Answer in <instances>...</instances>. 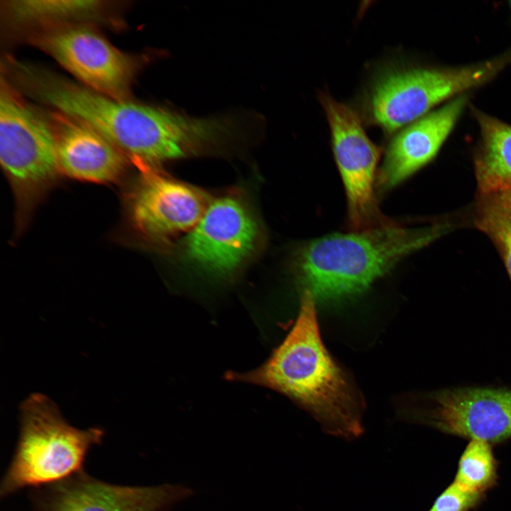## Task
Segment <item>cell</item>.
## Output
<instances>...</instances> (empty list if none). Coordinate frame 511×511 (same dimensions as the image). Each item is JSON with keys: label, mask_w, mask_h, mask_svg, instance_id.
Wrapping results in <instances>:
<instances>
[{"label": "cell", "mask_w": 511, "mask_h": 511, "mask_svg": "<svg viewBox=\"0 0 511 511\" xmlns=\"http://www.w3.org/2000/svg\"><path fill=\"white\" fill-rule=\"evenodd\" d=\"M511 65V50L459 67H408L380 73L364 100L368 120L388 133L399 130L441 104L492 80Z\"/></svg>", "instance_id": "4"}, {"label": "cell", "mask_w": 511, "mask_h": 511, "mask_svg": "<svg viewBox=\"0 0 511 511\" xmlns=\"http://www.w3.org/2000/svg\"><path fill=\"white\" fill-rule=\"evenodd\" d=\"M33 41L85 87L128 100L143 60L119 50L92 28L66 25L36 35Z\"/></svg>", "instance_id": "7"}, {"label": "cell", "mask_w": 511, "mask_h": 511, "mask_svg": "<svg viewBox=\"0 0 511 511\" xmlns=\"http://www.w3.org/2000/svg\"><path fill=\"white\" fill-rule=\"evenodd\" d=\"M141 173L126 196L128 222L147 241H163L192 230L207 207L198 189L140 165Z\"/></svg>", "instance_id": "10"}, {"label": "cell", "mask_w": 511, "mask_h": 511, "mask_svg": "<svg viewBox=\"0 0 511 511\" xmlns=\"http://www.w3.org/2000/svg\"><path fill=\"white\" fill-rule=\"evenodd\" d=\"M228 378L288 396L311 412L329 434L353 439L363 431L361 403L322 344L314 298L307 290L293 327L268 359L255 370L231 373Z\"/></svg>", "instance_id": "1"}, {"label": "cell", "mask_w": 511, "mask_h": 511, "mask_svg": "<svg viewBox=\"0 0 511 511\" xmlns=\"http://www.w3.org/2000/svg\"><path fill=\"white\" fill-rule=\"evenodd\" d=\"M496 465L490 444L471 439L458 463L454 483L465 490L482 494L493 485Z\"/></svg>", "instance_id": "17"}, {"label": "cell", "mask_w": 511, "mask_h": 511, "mask_svg": "<svg viewBox=\"0 0 511 511\" xmlns=\"http://www.w3.org/2000/svg\"><path fill=\"white\" fill-rule=\"evenodd\" d=\"M104 435L99 427H73L51 399L32 394L20 407L18 439L1 482L0 498L53 485L84 471L89 450L101 443Z\"/></svg>", "instance_id": "3"}, {"label": "cell", "mask_w": 511, "mask_h": 511, "mask_svg": "<svg viewBox=\"0 0 511 511\" xmlns=\"http://www.w3.org/2000/svg\"><path fill=\"white\" fill-rule=\"evenodd\" d=\"M55 129L60 171L91 182H114L123 174L125 154L88 123L63 115Z\"/></svg>", "instance_id": "13"}, {"label": "cell", "mask_w": 511, "mask_h": 511, "mask_svg": "<svg viewBox=\"0 0 511 511\" xmlns=\"http://www.w3.org/2000/svg\"><path fill=\"white\" fill-rule=\"evenodd\" d=\"M458 96L399 130L388 145L377 186L389 190L433 160L468 104Z\"/></svg>", "instance_id": "12"}, {"label": "cell", "mask_w": 511, "mask_h": 511, "mask_svg": "<svg viewBox=\"0 0 511 511\" xmlns=\"http://www.w3.org/2000/svg\"><path fill=\"white\" fill-rule=\"evenodd\" d=\"M0 160L23 225L57 177L56 138L48 121L6 87L0 95Z\"/></svg>", "instance_id": "5"}, {"label": "cell", "mask_w": 511, "mask_h": 511, "mask_svg": "<svg viewBox=\"0 0 511 511\" xmlns=\"http://www.w3.org/2000/svg\"><path fill=\"white\" fill-rule=\"evenodd\" d=\"M93 0H16L6 2V16L22 26H44L97 17L105 6Z\"/></svg>", "instance_id": "15"}, {"label": "cell", "mask_w": 511, "mask_h": 511, "mask_svg": "<svg viewBox=\"0 0 511 511\" xmlns=\"http://www.w3.org/2000/svg\"><path fill=\"white\" fill-rule=\"evenodd\" d=\"M259 229L247 206L226 196L211 202L186 236L187 259L214 275H227L238 269L255 251Z\"/></svg>", "instance_id": "9"}, {"label": "cell", "mask_w": 511, "mask_h": 511, "mask_svg": "<svg viewBox=\"0 0 511 511\" xmlns=\"http://www.w3.org/2000/svg\"><path fill=\"white\" fill-rule=\"evenodd\" d=\"M477 226L498 247L511 279V191L479 194Z\"/></svg>", "instance_id": "16"}, {"label": "cell", "mask_w": 511, "mask_h": 511, "mask_svg": "<svg viewBox=\"0 0 511 511\" xmlns=\"http://www.w3.org/2000/svg\"><path fill=\"white\" fill-rule=\"evenodd\" d=\"M509 6H510V11H511V1L509 2Z\"/></svg>", "instance_id": "19"}, {"label": "cell", "mask_w": 511, "mask_h": 511, "mask_svg": "<svg viewBox=\"0 0 511 511\" xmlns=\"http://www.w3.org/2000/svg\"><path fill=\"white\" fill-rule=\"evenodd\" d=\"M194 495L182 484L128 486L105 482L84 471L31 489V511H169Z\"/></svg>", "instance_id": "8"}, {"label": "cell", "mask_w": 511, "mask_h": 511, "mask_svg": "<svg viewBox=\"0 0 511 511\" xmlns=\"http://www.w3.org/2000/svg\"><path fill=\"white\" fill-rule=\"evenodd\" d=\"M419 419L449 434L489 444L511 436V390L450 388L425 396Z\"/></svg>", "instance_id": "11"}, {"label": "cell", "mask_w": 511, "mask_h": 511, "mask_svg": "<svg viewBox=\"0 0 511 511\" xmlns=\"http://www.w3.org/2000/svg\"><path fill=\"white\" fill-rule=\"evenodd\" d=\"M439 227L393 223L352 233L331 234L308 243L298 270L314 298L333 301L365 290L404 257L429 243Z\"/></svg>", "instance_id": "2"}, {"label": "cell", "mask_w": 511, "mask_h": 511, "mask_svg": "<svg viewBox=\"0 0 511 511\" xmlns=\"http://www.w3.org/2000/svg\"><path fill=\"white\" fill-rule=\"evenodd\" d=\"M480 498L481 494L465 490L453 483L436 498L429 511H467Z\"/></svg>", "instance_id": "18"}, {"label": "cell", "mask_w": 511, "mask_h": 511, "mask_svg": "<svg viewBox=\"0 0 511 511\" xmlns=\"http://www.w3.org/2000/svg\"><path fill=\"white\" fill-rule=\"evenodd\" d=\"M331 133L334 158L346 190L348 223L362 231L393 224L375 194L380 149L366 134L358 114L328 94L319 95Z\"/></svg>", "instance_id": "6"}, {"label": "cell", "mask_w": 511, "mask_h": 511, "mask_svg": "<svg viewBox=\"0 0 511 511\" xmlns=\"http://www.w3.org/2000/svg\"><path fill=\"white\" fill-rule=\"evenodd\" d=\"M471 108L480 136L474 158L478 193L511 191V125Z\"/></svg>", "instance_id": "14"}]
</instances>
